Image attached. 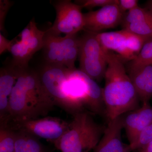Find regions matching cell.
Here are the masks:
<instances>
[{
	"label": "cell",
	"instance_id": "1",
	"mask_svg": "<svg viewBox=\"0 0 152 152\" xmlns=\"http://www.w3.org/2000/svg\"><path fill=\"white\" fill-rule=\"evenodd\" d=\"M55 106L44 91L37 72L26 68L22 71L9 99V125L46 115Z\"/></svg>",
	"mask_w": 152,
	"mask_h": 152
},
{
	"label": "cell",
	"instance_id": "2",
	"mask_svg": "<svg viewBox=\"0 0 152 152\" xmlns=\"http://www.w3.org/2000/svg\"><path fill=\"white\" fill-rule=\"evenodd\" d=\"M107 69L103 96L108 121L139 107L140 100L124 65V60L113 52L106 51Z\"/></svg>",
	"mask_w": 152,
	"mask_h": 152
},
{
	"label": "cell",
	"instance_id": "3",
	"mask_svg": "<svg viewBox=\"0 0 152 152\" xmlns=\"http://www.w3.org/2000/svg\"><path fill=\"white\" fill-rule=\"evenodd\" d=\"M73 116L69 130L52 143L61 152H88L94 149L105 128L95 121L86 111Z\"/></svg>",
	"mask_w": 152,
	"mask_h": 152
},
{
	"label": "cell",
	"instance_id": "4",
	"mask_svg": "<svg viewBox=\"0 0 152 152\" xmlns=\"http://www.w3.org/2000/svg\"><path fill=\"white\" fill-rule=\"evenodd\" d=\"M80 37L77 34L64 37L55 35L46 31L43 47L45 64L76 69L79 56Z\"/></svg>",
	"mask_w": 152,
	"mask_h": 152
},
{
	"label": "cell",
	"instance_id": "5",
	"mask_svg": "<svg viewBox=\"0 0 152 152\" xmlns=\"http://www.w3.org/2000/svg\"><path fill=\"white\" fill-rule=\"evenodd\" d=\"M69 69L65 67L45 63L37 72L44 91L55 106H58L73 115L79 112L65 91Z\"/></svg>",
	"mask_w": 152,
	"mask_h": 152
},
{
	"label": "cell",
	"instance_id": "6",
	"mask_svg": "<svg viewBox=\"0 0 152 152\" xmlns=\"http://www.w3.org/2000/svg\"><path fill=\"white\" fill-rule=\"evenodd\" d=\"M96 34L86 31L80 37L79 70L95 81L100 82L104 78L107 64V53Z\"/></svg>",
	"mask_w": 152,
	"mask_h": 152
},
{
	"label": "cell",
	"instance_id": "7",
	"mask_svg": "<svg viewBox=\"0 0 152 152\" xmlns=\"http://www.w3.org/2000/svg\"><path fill=\"white\" fill-rule=\"evenodd\" d=\"M46 31L39 29L34 18L20 33L19 40L14 39L10 52L12 56L10 64L20 69L28 67V64L33 56L42 49Z\"/></svg>",
	"mask_w": 152,
	"mask_h": 152
},
{
	"label": "cell",
	"instance_id": "8",
	"mask_svg": "<svg viewBox=\"0 0 152 152\" xmlns=\"http://www.w3.org/2000/svg\"><path fill=\"white\" fill-rule=\"evenodd\" d=\"M96 36L105 51L115 52L124 61H131L137 56L145 44L152 39L125 28L116 31L97 33Z\"/></svg>",
	"mask_w": 152,
	"mask_h": 152
},
{
	"label": "cell",
	"instance_id": "9",
	"mask_svg": "<svg viewBox=\"0 0 152 152\" xmlns=\"http://www.w3.org/2000/svg\"><path fill=\"white\" fill-rule=\"evenodd\" d=\"M56 11L53 26L47 32L55 35L76 34L84 30V20L80 6L69 0L52 1Z\"/></svg>",
	"mask_w": 152,
	"mask_h": 152
},
{
	"label": "cell",
	"instance_id": "10",
	"mask_svg": "<svg viewBox=\"0 0 152 152\" xmlns=\"http://www.w3.org/2000/svg\"><path fill=\"white\" fill-rule=\"evenodd\" d=\"M70 123L56 118L46 117L11 125L7 128L23 131L37 138L45 139L52 143L59 139L69 130Z\"/></svg>",
	"mask_w": 152,
	"mask_h": 152
},
{
	"label": "cell",
	"instance_id": "11",
	"mask_svg": "<svg viewBox=\"0 0 152 152\" xmlns=\"http://www.w3.org/2000/svg\"><path fill=\"white\" fill-rule=\"evenodd\" d=\"M117 4L118 1L97 10L83 14L84 30L99 33L103 30L115 27L122 22L124 13Z\"/></svg>",
	"mask_w": 152,
	"mask_h": 152
},
{
	"label": "cell",
	"instance_id": "12",
	"mask_svg": "<svg viewBox=\"0 0 152 152\" xmlns=\"http://www.w3.org/2000/svg\"><path fill=\"white\" fill-rule=\"evenodd\" d=\"M10 64L0 70V125L6 127L10 121L9 99L22 71Z\"/></svg>",
	"mask_w": 152,
	"mask_h": 152
},
{
	"label": "cell",
	"instance_id": "13",
	"mask_svg": "<svg viewBox=\"0 0 152 152\" xmlns=\"http://www.w3.org/2000/svg\"><path fill=\"white\" fill-rule=\"evenodd\" d=\"M123 115L108 121L103 134L94 152H132L129 145L124 143L122 140Z\"/></svg>",
	"mask_w": 152,
	"mask_h": 152
},
{
	"label": "cell",
	"instance_id": "14",
	"mask_svg": "<svg viewBox=\"0 0 152 152\" xmlns=\"http://www.w3.org/2000/svg\"><path fill=\"white\" fill-rule=\"evenodd\" d=\"M123 115V126L129 144L152 123V107L149 103H143L141 107Z\"/></svg>",
	"mask_w": 152,
	"mask_h": 152
},
{
	"label": "cell",
	"instance_id": "15",
	"mask_svg": "<svg viewBox=\"0 0 152 152\" xmlns=\"http://www.w3.org/2000/svg\"><path fill=\"white\" fill-rule=\"evenodd\" d=\"M130 78L140 100L148 103L152 97V64L129 71Z\"/></svg>",
	"mask_w": 152,
	"mask_h": 152
},
{
	"label": "cell",
	"instance_id": "16",
	"mask_svg": "<svg viewBox=\"0 0 152 152\" xmlns=\"http://www.w3.org/2000/svg\"><path fill=\"white\" fill-rule=\"evenodd\" d=\"M152 64V39L147 42L135 59L131 61L128 72Z\"/></svg>",
	"mask_w": 152,
	"mask_h": 152
},
{
	"label": "cell",
	"instance_id": "17",
	"mask_svg": "<svg viewBox=\"0 0 152 152\" xmlns=\"http://www.w3.org/2000/svg\"><path fill=\"white\" fill-rule=\"evenodd\" d=\"M124 28L132 33L152 39V16L144 18L140 21L123 25Z\"/></svg>",
	"mask_w": 152,
	"mask_h": 152
},
{
	"label": "cell",
	"instance_id": "18",
	"mask_svg": "<svg viewBox=\"0 0 152 152\" xmlns=\"http://www.w3.org/2000/svg\"><path fill=\"white\" fill-rule=\"evenodd\" d=\"M15 131L4 127L0 128V152H15Z\"/></svg>",
	"mask_w": 152,
	"mask_h": 152
},
{
	"label": "cell",
	"instance_id": "19",
	"mask_svg": "<svg viewBox=\"0 0 152 152\" xmlns=\"http://www.w3.org/2000/svg\"><path fill=\"white\" fill-rule=\"evenodd\" d=\"M152 141V123L143 130L132 143L129 144L132 151L140 150Z\"/></svg>",
	"mask_w": 152,
	"mask_h": 152
},
{
	"label": "cell",
	"instance_id": "20",
	"mask_svg": "<svg viewBox=\"0 0 152 152\" xmlns=\"http://www.w3.org/2000/svg\"><path fill=\"white\" fill-rule=\"evenodd\" d=\"M24 132L25 133L26 144L28 152H48L45 148L39 141V139L28 133Z\"/></svg>",
	"mask_w": 152,
	"mask_h": 152
},
{
	"label": "cell",
	"instance_id": "21",
	"mask_svg": "<svg viewBox=\"0 0 152 152\" xmlns=\"http://www.w3.org/2000/svg\"><path fill=\"white\" fill-rule=\"evenodd\" d=\"M118 0H82L75 1V3L81 7L87 9H92L96 7H105L111 4H115Z\"/></svg>",
	"mask_w": 152,
	"mask_h": 152
},
{
	"label": "cell",
	"instance_id": "22",
	"mask_svg": "<svg viewBox=\"0 0 152 152\" xmlns=\"http://www.w3.org/2000/svg\"><path fill=\"white\" fill-rule=\"evenodd\" d=\"M13 2L8 0L0 1V30L4 31V23L8 12L12 6Z\"/></svg>",
	"mask_w": 152,
	"mask_h": 152
},
{
	"label": "cell",
	"instance_id": "23",
	"mask_svg": "<svg viewBox=\"0 0 152 152\" xmlns=\"http://www.w3.org/2000/svg\"><path fill=\"white\" fill-rule=\"evenodd\" d=\"M15 132V152H28L26 144L25 133L20 131Z\"/></svg>",
	"mask_w": 152,
	"mask_h": 152
},
{
	"label": "cell",
	"instance_id": "24",
	"mask_svg": "<svg viewBox=\"0 0 152 152\" xmlns=\"http://www.w3.org/2000/svg\"><path fill=\"white\" fill-rule=\"evenodd\" d=\"M118 4L123 13L132 10L138 7V1L137 0H118Z\"/></svg>",
	"mask_w": 152,
	"mask_h": 152
},
{
	"label": "cell",
	"instance_id": "25",
	"mask_svg": "<svg viewBox=\"0 0 152 152\" xmlns=\"http://www.w3.org/2000/svg\"><path fill=\"white\" fill-rule=\"evenodd\" d=\"M12 44V40H9L0 33V54L10 51Z\"/></svg>",
	"mask_w": 152,
	"mask_h": 152
},
{
	"label": "cell",
	"instance_id": "26",
	"mask_svg": "<svg viewBox=\"0 0 152 152\" xmlns=\"http://www.w3.org/2000/svg\"><path fill=\"white\" fill-rule=\"evenodd\" d=\"M140 152H152V141L139 150Z\"/></svg>",
	"mask_w": 152,
	"mask_h": 152
},
{
	"label": "cell",
	"instance_id": "27",
	"mask_svg": "<svg viewBox=\"0 0 152 152\" xmlns=\"http://www.w3.org/2000/svg\"><path fill=\"white\" fill-rule=\"evenodd\" d=\"M148 9L152 10V1H150L148 2Z\"/></svg>",
	"mask_w": 152,
	"mask_h": 152
}]
</instances>
